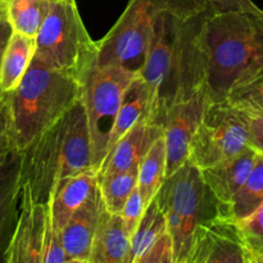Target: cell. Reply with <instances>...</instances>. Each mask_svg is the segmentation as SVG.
<instances>
[{
    "label": "cell",
    "mask_w": 263,
    "mask_h": 263,
    "mask_svg": "<svg viewBox=\"0 0 263 263\" xmlns=\"http://www.w3.org/2000/svg\"><path fill=\"white\" fill-rule=\"evenodd\" d=\"M205 15L182 18L158 10L146 61L140 72L151 92L148 120L163 125L170 108L203 91L204 69L198 43Z\"/></svg>",
    "instance_id": "obj_1"
},
{
    "label": "cell",
    "mask_w": 263,
    "mask_h": 263,
    "mask_svg": "<svg viewBox=\"0 0 263 263\" xmlns=\"http://www.w3.org/2000/svg\"><path fill=\"white\" fill-rule=\"evenodd\" d=\"M76 73L51 68L32 58L14 90L5 92L10 133L15 149L23 151L81 98Z\"/></svg>",
    "instance_id": "obj_4"
},
{
    "label": "cell",
    "mask_w": 263,
    "mask_h": 263,
    "mask_svg": "<svg viewBox=\"0 0 263 263\" xmlns=\"http://www.w3.org/2000/svg\"><path fill=\"white\" fill-rule=\"evenodd\" d=\"M151 92L140 74L134 77L123 92L120 109L110 133L108 152L139 121L148 118ZM108 154V153H107Z\"/></svg>",
    "instance_id": "obj_19"
},
{
    "label": "cell",
    "mask_w": 263,
    "mask_h": 263,
    "mask_svg": "<svg viewBox=\"0 0 263 263\" xmlns=\"http://www.w3.org/2000/svg\"><path fill=\"white\" fill-rule=\"evenodd\" d=\"M50 2H54V0H50Z\"/></svg>",
    "instance_id": "obj_35"
},
{
    "label": "cell",
    "mask_w": 263,
    "mask_h": 263,
    "mask_svg": "<svg viewBox=\"0 0 263 263\" xmlns=\"http://www.w3.org/2000/svg\"><path fill=\"white\" fill-rule=\"evenodd\" d=\"M257 152L251 146L236 156L221 161L207 168L199 170L203 181L207 184L211 192L215 194L223 207V216L226 218V207L231 202L248 175L251 174L257 158ZM228 220V218H226Z\"/></svg>",
    "instance_id": "obj_17"
},
{
    "label": "cell",
    "mask_w": 263,
    "mask_h": 263,
    "mask_svg": "<svg viewBox=\"0 0 263 263\" xmlns=\"http://www.w3.org/2000/svg\"><path fill=\"white\" fill-rule=\"evenodd\" d=\"M156 198L166 217L175 263H187L195 229L207 221L225 218L222 204L190 162L164 179Z\"/></svg>",
    "instance_id": "obj_5"
},
{
    "label": "cell",
    "mask_w": 263,
    "mask_h": 263,
    "mask_svg": "<svg viewBox=\"0 0 263 263\" xmlns=\"http://www.w3.org/2000/svg\"><path fill=\"white\" fill-rule=\"evenodd\" d=\"M15 149L10 133V117L5 95L0 99V162Z\"/></svg>",
    "instance_id": "obj_31"
},
{
    "label": "cell",
    "mask_w": 263,
    "mask_h": 263,
    "mask_svg": "<svg viewBox=\"0 0 263 263\" xmlns=\"http://www.w3.org/2000/svg\"><path fill=\"white\" fill-rule=\"evenodd\" d=\"M263 203V156L257 154L256 162L244 184L226 207V218L235 222L246 220Z\"/></svg>",
    "instance_id": "obj_22"
},
{
    "label": "cell",
    "mask_w": 263,
    "mask_h": 263,
    "mask_svg": "<svg viewBox=\"0 0 263 263\" xmlns=\"http://www.w3.org/2000/svg\"><path fill=\"white\" fill-rule=\"evenodd\" d=\"M158 7L153 0H128L109 32L100 41H95L97 66H116L140 74L146 61L154 18Z\"/></svg>",
    "instance_id": "obj_9"
},
{
    "label": "cell",
    "mask_w": 263,
    "mask_h": 263,
    "mask_svg": "<svg viewBox=\"0 0 263 263\" xmlns=\"http://www.w3.org/2000/svg\"><path fill=\"white\" fill-rule=\"evenodd\" d=\"M251 113L228 100L208 102L192 139L189 159L199 170L236 156L247 148Z\"/></svg>",
    "instance_id": "obj_8"
},
{
    "label": "cell",
    "mask_w": 263,
    "mask_h": 263,
    "mask_svg": "<svg viewBox=\"0 0 263 263\" xmlns=\"http://www.w3.org/2000/svg\"><path fill=\"white\" fill-rule=\"evenodd\" d=\"M50 217L48 204L32 202L27 190L22 186V205L20 218L4 263H41Z\"/></svg>",
    "instance_id": "obj_12"
},
{
    "label": "cell",
    "mask_w": 263,
    "mask_h": 263,
    "mask_svg": "<svg viewBox=\"0 0 263 263\" xmlns=\"http://www.w3.org/2000/svg\"><path fill=\"white\" fill-rule=\"evenodd\" d=\"M159 10H168L182 18L222 12H262L253 0H154Z\"/></svg>",
    "instance_id": "obj_21"
},
{
    "label": "cell",
    "mask_w": 263,
    "mask_h": 263,
    "mask_svg": "<svg viewBox=\"0 0 263 263\" xmlns=\"http://www.w3.org/2000/svg\"><path fill=\"white\" fill-rule=\"evenodd\" d=\"M98 186V170L90 168L62 179L53 189L48 202L53 230L62 231L72 215L86 202Z\"/></svg>",
    "instance_id": "obj_16"
},
{
    "label": "cell",
    "mask_w": 263,
    "mask_h": 263,
    "mask_svg": "<svg viewBox=\"0 0 263 263\" xmlns=\"http://www.w3.org/2000/svg\"><path fill=\"white\" fill-rule=\"evenodd\" d=\"M167 231V222L163 211L154 197L145 207L143 216L131 236L130 263H138L146 249Z\"/></svg>",
    "instance_id": "obj_24"
},
{
    "label": "cell",
    "mask_w": 263,
    "mask_h": 263,
    "mask_svg": "<svg viewBox=\"0 0 263 263\" xmlns=\"http://www.w3.org/2000/svg\"><path fill=\"white\" fill-rule=\"evenodd\" d=\"M135 73L116 66L92 63L81 77V102L85 107L91 145V163L99 171L108 153L110 133L123 92Z\"/></svg>",
    "instance_id": "obj_7"
},
{
    "label": "cell",
    "mask_w": 263,
    "mask_h": 263,
    "mask_svg": "<svg viewBox=\"0 0 263 263\" xmlns=\"http://www.w3.org/2000/svg\"><path fill=\"white\" fill-rule=\"evenodd\" d=\"M35 55L51 68L76 73L81 79L94 63L97 45L90 39L74 0H54L35 36Z\"/></svg>",
    "instance_id": "obj_6"
},
{
    "label": "cell",
    "mask_w": 263,
    "mask_h": 263,
    "mask_svg": "<svg viewBox=\"0 0 263 263\" xmlns=\"http://www.w3.org/2000/svg\"><path fill=\"white\" fill-rule=\"evenodd\" d=\"M22 205L21 152L13 149L0 162V263L14 234Z\"/></svg>",
    "instance_id": "obj_15"
},
{
    "label": "cell",
    "mask_w": 263,
    "mask_h": 263,
    "mask_svg": "<svg viewBox=\"0 0 263 263\" xmlns=\"http://www.w3.org/2000/svg\"><path fill=\"white\" fill-rule=\"evenodd\" d=\"M146 204L144 203L143 198H141L140 192H139L138 186L134 189L128 199L126 200L125 205H123L122 211H121V217H122L125 228L130 236H133L134 231H135L136 226H138L139 221H140L141 216H143L144 211H145Z\"/></svg>",
    "instance_id": "obj_30"
},
{
    "label": "cell",
    "mask_w": 263,
    "mask_h": 263,
    "mask_svg": "<svg viewBox=\"0 0 263 263\" xmlns=\"http://www.w3.org/2000/svg\"><path fill=\"white\" fill-rule=\"evenodd\" d=\"M162 134V126L151 122L148 118L139 121L108 152L98 177L138 170L146 152Z\"/></svg>",
    "instance_id": "obj_14"
},
{
    "label": "cell",
    "mask_w": 263,
    "mask_h": 263,
    "mask_svg": "<svg viewBox=\"0 0 263 263\" xmlns=\"http://www.w3.org/2000/svg\"><path fill=\"white\" fill-rule=\"evenodd\" d=\"M198 43L204 69L203 92L208 102L225 100L234 86L263 69V10L205 15Z\"/></svg>",
    "instance_id": "obj_2"
},
{
    "label": "cell",
    "mask_w": 263,
    "mask_h": 263,
    "mask_svg": "<svg viewBox=\"0 0 263 263\" xmlns=\"http://www.w3.org/2000/svg\"><path fill=\"white\" fill-rule=\"evenodd\" d=\"M90 168H94L90 133L81 98L21 151V184L40 204H48L62 179Z\"/></svg>",
    "instance_id": "obj_3"
},
{
    "label": "cell",
    "mask_w": 263,
    "mask_h": 263,
    "mask_svg": "<svg viewBox=\"0 0 263 263\" xmlns=\"http://www.w3.org/2000/svg\"><path fill=\"white\" fill-rule=\"evenodd\" d=\"M225 100L251 115L263 116V69L234 86Z\"/></svg>",
    "instance_id": "obj_27"
},
{
    "label": "cell",
    "mask_w": 263,
    "mask_h": 263,
    "mask_svg": "<svg viewBox=\"0 0 263 263\" xmlns=\"http://www.w3.org/2000/svg\"><path fill=\"white\" fill-rule=\"evenodd\" d=\"M138 263H175L174 246L168 231L162 234L139 258Z\"/></svg>",
    "instance_id": "obj_29"
},
{
    "label": "cell",
    "mask_w": 263,
    "mask_h": 263,
    "mask_svg": "<svg viewBox=\"0 0 263 263\" xmlns=\"http://www.w3.org/2000/svg\"><path fill=\"white\" fill-rule=\"evenodd\" d=\"M3 3H4V0H0V5H2Z\"/></svg>",
    "instance_id": "obj_34"
},
{
    "label": "cell",
    "mask_w": 263,
    "mask_h": 263,
    "mask_svg": "<svg viewBox=\"0 0 263 263\" xmlns=\"http://www.w3.org/2000/svg\"><path fill=\"white\" fill-rule=\"evenodd\" d=\"M238 225L248 252L249 263H263V203Z\"/></svg>",
    "instance_id": "obj_28"
},
{
    "label": "cell",
    "mask_w": 263,
    "mask_h": 263,
    "mask_svg": "<svg viewBox=\"0 0 263 263\" xmlns=\"http://www.w3.org/2000/svg\"><path fill=\"white\" fill-rule=\"evenodd\" d=\"M166 179V146L163 134L151 146L138 168V189L146 205L157 195Z\"/></svg>",
    "instance_id": "obj_23"
},
{
    "label": "cell",
    "mask_w": 263,
    "mask_h": 263,
    "mask_svg": "<svg viewBox=\"0 0 263 263\" xmlns=\"http://www.w3.org/2000/svg\"><path fill=\"white\" fill-rule=\"evenodd\" d=\"M131 236L121 215L104 208L92 240L89 263H130Z\"/></svg>",
    "instance_id": "obj_18"
},
{
    "label": "cell",
    "mask_w": 263,
    "mask_h": 263,
    "mask_svg": "<svg viewBox=\"0 0 263 263\" xmlns=\"http://www.w3.org/2000/svg\"><path fill=\"white\" fill-rule=\"evenodd\" d=\"M13 31L35 37L50 9V0H4Z\"/></svg>",
    "instance_id": "obj_25"
},
{
    "label": "cell",
    "mask_w": 263,
    "mask_h": 263,
    "mask_svg": "<svg viewBox=\"0 0 263 263\" xmlns=\"http://www.w3.org/2000/svg\"><path fill=\"white\" fill-rule=\"evenodd\" d=\"M35 37L13 31L0 67V90L3 94L18 86L35 55Z\"/></svg>",
    "instance_id": "obj_20"
},
{
    "label": "cell",
    "mask_w": 263,
    "mask_h": 263,
    "mask_svg": "<svg viewBox=\"0 0 263 263\" xmlns=\"http://www.w3.org/2000/svg\"><path fill=\"white\" fill-rule=\"evenodd\" d=\"M98 186L105 210L120 215L126 200L138 186V170L98 177Z\"/></svg>",
    "instance_id": "obj_26"
},
{
    "label": "cell",
    "mask_w": 263,
    "mask_h": 263,
    "mask_svg": "<svg viewBox=\"0 0 263 263\" xmlns=\"http://www.w3.org/2000/svg\"><path fill=\"white\" fill-rule=\"evenodd\" d=\"M104 208L99 186H97L62 229L59 235L69 263H89L92 240Z\"/></svg>",
    "instance_id": "obj_13"
},
{
    "label": "cell",
    "mask_w": 263,
    "mask_h": 263,
    "mask_svg": "<svg viewBox=\"0 0 263 263\" xmlns=\"http://www.w3.org/2000/svg\"><path fill=\"white\" fill-rule=\"evenodd\" d=\"M187 263H249L238 222L215 218L198 225Z\"/></svg>",
    "instance_id": "obj_10"
},
{
    "label": "cell",
    "mask_w": 263,
    "mask_h": 263,
    "mask_svg": "<svg viewBox=\"0 0 263 263\" xmlns=\"http://www.w3.org/2000/svg\"><path fill=\"white\" fill-rule=\"evenodd\" d=\"M13 33V27L12 25L8 21L7 14H5V8H4V3L0 5V67H2V61H3V55H4L5 48H7L8 43H9V39ZM3 92L0 90V99L3 97Z\"/></svg>",
    "instance_id": "obj_33"
},
{
    "label": "cell",
    "mask_w": 263,
    "mask_h": 263,
    "mask_svg": "<svg viewBox=\"0 0 263 263\" xmlns=\"http://www.w3.org/2000/svg\"><path fill=\"white\" fill-rule=\"evenodd\" d=\"M207 103L204 92L199 91L190 99L172 105L164 116L162 127L166 146V177L189 159L190 143Z\"/></svg>",
    "instance_id": "obj_11"
},
{
    "label": "cell",
    "mask_w": 263,
    "mask_h": 263,
    "mask_svg": "<svg viewBox=\"0 0 263 263\" xmlns=\"http://www.w3.org/2000/svg\"><path fill=\"white\" fill-rule=\"evenodd\" d=\"M248 145L263 156V116L251 115Z\"/></svg>",
    "instance_id": "obj_32"
}]
</instances>
